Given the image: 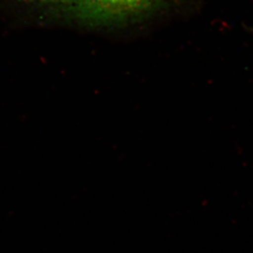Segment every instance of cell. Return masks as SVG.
Returning <instances> with one entry per match:
<instances>
[{
	"label": "cell",
	"mask_w": 253,
	"mask_h": 253,
	"mask_svg": "<svg viewBox=\"0 0 253 253\" xmlns=\"http://www.w3.org/2000/svg\"><path fill=\"white\" fill-rule=\"evenodd\" d=\"M93 24L122 22L148 12L159 0H30Z\"/></svg>",
	"instance_id": "1"
}]
</instances>
